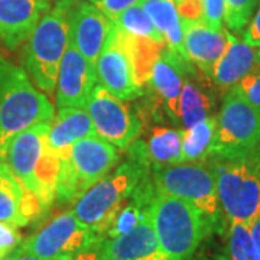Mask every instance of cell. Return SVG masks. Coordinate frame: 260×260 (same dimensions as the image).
I'll return each instance as SVG.
<instances>
[{"mask_svg": "<svg viewBox=\"0 0 260 260\" xmlns=\"http://www.w3.org/2000/svg\"><path fill=\"white\" fill-rule=\"evenodd\" d=\"M104 240L94 243L93 246L84 249V250L75 253L74 256L64 260H102V246Z\"/></svg>", "mask_w": 260, "mask_h": 260, "instance_id": "d590c367", "label": "cell"}, {"mask_svg": "<svg viewBox=\"0 0 260 260\" xmlns=\"http://www.w3.org/2000/svg\"><path fill=\"white\" fill-rule=\"evenodd\" d=\"M260 145V110L246 102L234 88L224 95L217 116L211 155L244 156ZM210 155V156H211Z\"/></svg>", "mask_w": 260, "mask_h": 260, "instance_id": "ba28073f", "label": "cell"}, {"mask_svg": "<svg viewBox=\"0 0 260 260\" xmlns=\"http://www.w3.org/2000/svg\"><path fill=\"white\" fill-rule=\"evenodd\" d=\"M116 29H117V35H119L121 47L129 58L135 80L142 88L143 85H146L150 81L153 65L156 64V61L162 55L164 48L167 45L159 44L150 38L127 34L117 26H116Z\"/></svg>", "mask_w": 260, "mask_h": 260, "instance_id": "7402d4cb", "label": "cell"}, {"mask_svg": "<svg viewBox=\"0 0 260 260\" xmlns=\"http://www.w3.org/2000/svg\"><path fill=\"white\" fill-rule=\"evenodd\" d=\"M20 227L10 223L0 221V259L8 256L18 249L20 243L23 242Z\"/></svg>", "mask_w": 260, "mask_h": 260, "instance_id": "4dcf8cb0", "label": "cell"}, {"mask_svg": "<svg viewBox=\"0 0 260 260\" xmlns=\"http://www.w3.org/2000/svg\"><path fill=\"white\" fill-rule=\"evenodd\" d=\"M250 159L251 162H253V165L256 168V171H257V174H259L260 177V145L257 148L254 149L253 152L250 153Z\"/></svg>", "mask_w": 260, "mask_h": 260, "instance_id": "f35d334b", "label": "cell"}, {"mask_svg": "<svg viewBox=\"0 0 260 260\" xmlns=\"http://www.w3.org/2000/svg\"><path fill=\"white\" fill-rule=\"evenodd\" d=\"M156 192L174 195L194 204L213 224L218 218L220 204L211 169L198 164H178L169 168L159 167L152 175Z\"/></svg>", "mask_w": 260, "mask_h": 260, "instance_id": "9c48e42d", "label": "cell"}, {"mask_svg": "<svg viewBox=\"0 0 260 260\" xmlns=\"http://www.w3.org/2000/svg\"><path fill=\"white\" fill-rule=\"evenodd\" d=\"M113 23H114V26H117V28L127 32V34L150 38V39L156 41L159 44L167 45L164 35L153 25V22L150 20L146 10L143 9V6L140 3L132 6L127 10H124Z\"/></svg>", "mask_w": 260, "mask_h": 260, "instance_id": "4316f807", "label": "cell"}, {"mask_svg": "<svg viewBox=\"0 0 260 260\" xmlns=\"http://www.w3.org/2000/svg\"><path fill=\"white\" fill-rule=\"evenodd\" d=\"M48 3L51 5V8H52V5H55V3H58V2H61V0H47Z\"/></svg>", "mask_w": 260, "mask_h": 260, "instance_id": "60d3db41", "label": "cell"}, {"mask_svg": "<svg viewBox=\"0 0 260 260\" xmlns=\"http://www.w3.org/2000/svg\"><path fill=\"white\" fill-rule=\"evenodd\" d=\"M95 75L97 83L103 88H106L109 93L121 100L127 102L139 97L143 93L135 80L129 58L121 47L117 29L113 25V22L109 37L95 62Z\"/></svg>", "mask_w": 260, "mask_h": 260, "instance_id": "5bb4252c", "label": "cell"}, {"mask_svg": "<svg viewBox=\"0 0 260 260\" xmlns=\"http://www.w3.org/2000/svg\"><path fill=\"white\" fill-rule=\"evenodd\" d=\"M67 10L70 25V42H73L80 54L95 67L104 42L112 29V20L106 18L90 2L61 0Z\"/></svg>", "mask_w": 260, "mask_h": 260, "instance_id": "7c38bea8", "label": "cell"}, {"mask_svg": "<svg viewBox=\"0 0 260 260\" xmlns=\"http://www.w3.org/2000/svg\"><path fill=\"white\" fill-rule=\"evenodd\" d=\"M217 129V116L182 130V164H198L210 158Z\"/></svg>", "mask_w": 260, "mask_h": 260, "instance_id": "d4e9b609", "label": "cell"}, {"mask_svg": "<svg viewBox=\"0 0 260 260\" xmlns=\"http://www.w3.org/2000/svg\"><path fill=\"white\" fill-rule=\"evenodd\" d=\"M103 239L77 220L71 210L56 214L20 243L16 251L44 260H64Z\"/></svg>", "mask_w": 260, "mask_h": 260, "instance_id": "30bf717a", "label": "cell"}, {"mask_svg": "<svg viewBox=\"0 0 260 260\" xmlns=\"http://www.w3.org/2000/svg\"><path fill=\"white\" fill-rule=\"evenodd\" d=\"M160 251L156 233L149 213L132 230L114 239H106L102 257L117 260H140Z\"/></svg>", "mask_w": 260, "mask_h": 260, "instance_id": "d6986e66", "label": "cell"}, {"mask_svg": "<svg viewBox=\"0 0 260 260\" xmlns=\"http://www.w3.org/2000/svg\"><path fill=\"white\" fill-rule=\"evenodd\" d=\"M149 215L168 260H189L210 229V221L194 204L174 195L156 192Z\"/></svg>", "mask_w": 260, "mask_h": 260, "instance_id": "277c9868", "label": "cell"}, {"mask_svg": "<svg viewBox=\"0 0 260 260\" xmlns=\"http://www.w3.org/2000/svg\"><path fill=\"white\" fill-rule=\"evenodd\" d=\"M97 135L93 120L85 109L64 107L58 109L54 119L49 123L48 146L59 158L67 149L77 140Z\"/></svg>", "mask_w": 260, "mask_h": 260, "instance_id": "44dd1931", "label": "cell"}, {"mask_svg": "<svg viewBox=\"0 0 260 260\" xmlns=\"http://www.w3.org/2000/svg\"><path fill=\"white\" fill-rule=\"evenodd\" d=\"M257 51L244 39H239L229 32L227 47L210 74L214 84L223 91L233 88L257 67Z\"/></svg>", "mask_w": 260, "mask_h": 260, "instance_id": "ac0fdd59", "label": "cell"}, {"mask_svg": "<svg viewBox=\"0 0 260 260\" xmlns=\"http://www.w3.org/2000/svg\"><path fill=\"white\" fill-rule=\"evenodd\" d=\"M211 102L210 97L203 93L194 83L184 80V88L179 102V120L184 130L210 117Z\"/></svg>", "mask_w": 260, "mask_h": 260, "instance_id": "484cf974", "label": "cell"}, {"mask_svg": "<svg viewBox=\"0 0 260 260\" xmlns=\"http://www.w3.org/2000/svg\"><path fill=\"white\" fill-rule=\"evenodd\" d=\"M119 162V150L99 135L75 142L59 155L55 200L74 203Z\"/></svg>", "mask_w": 260, "mask_h": 260, "instance_id": "8992f818", "label": "cell"}, {"mask_svg": "<svg viewBox=\"0 0 260 260\" xmlns=\"http://www.w3.org/2000/svg\"><path fill=\"white\" fill-rule=\"evenodd\" d=\"M85 110L93 120L95 133L117 150H127L142 133V121L126 100L109 93L100 84L94 87Z\"/></svg>", "mask_w": 260, "mask_h": 260, "instance_id": "8fae6325", "label": "cell"}, {"mask_svg": "<svg viewBox=\"0 0 260 260\" xmlns=\"http://www.w3.org/2000/svg\"><path fill=\"white\" fill-rule=\"evenodd\" d=\"M229 253L230 260H260L251 239L249 224L230 223L229 229Z\"/></svg>", "mask_w": 260, "mask_h": 260, "instance_id": "83f0119b", "label": "cell"}, {"mask_svg": "<svg viewBox=\"0 0 260 260\" xmlns=\"http://www.w3.org/2000/svg\"><path fill=\"white\" fill-rule=\"evenodd\" d=\"M127 150V160L88 188L71 208L77 220L103 240L135 188L150 171L145 143H133Z\"/></svg>", "mask_w": 260, "mask_h": 260, "instance_id": "6da1fadb", "label": "cell"}, {"mask_svg": "<svg viewBox=\"0 0 260 260\" xmlns=\"http://www.w3.org/2000/svg\"><path fill=\"white\" fill-rule=\"evenodd\" d=\"M233 88L249 104L260 110V67H256Z\"/></svg>", "mask_w": 260, "mask_h": 260, "instance_id": "f546056e", "label": "cell"}, {"mask_svg": "<svg viewBox=\"0 0 260 260\" xmlns=\"http://www.w3.org/2000/svg\"><path fill=\"white\" fill-rule=\"evenodd\" d=\"M88 2L112 22L119 18L124 10L142 3V0H88Z\"/></svg>", "mask_w": 260, "mask_h": 260, "instance_id": "1f68e13d", "label": "cell"}, {"mask_svg": "<svg viewBox=\"0 0 260 260\" xmlns=\"http://www.w3.org/2000/svg\"><path fill=\"white\" fill-rule=\"evenodd\" d=\"M70 42V25L65 6L58 2L44 13L25 42L22 62L39 91L55 95L61 59Z\"/></svg>", "mask_w": 260, "mask_h": 260, "instance_id": "5b68a950", "label": "cell"}, {"mask_svg": "<svg viewBox=\"0 0 260 260\" xmlns=\"http://www.w3.org/2000/svg\"><path fill=\"white\" fill-rule=\"evenodd\" d=\"M0 260H44V259H39L37 256H32V254H28V253H19V251H13V253H10L8 256H5V257H2Z\"/></svg>", "mask_w": 260, "mask_h": 260, "instance_id": "74e56055", "label": "cell"}, {"mask_svg": "<svg viewBox=\"0 0 260 260\" xmlns=\"http://www.w3.org/2000/svg\"><path fill=\"white\" fill-rule=\"evenodd\" d=\"M146 10L150 20L165 38L169 49L182 55L184 23L178 15L174 0H142L140 3Z\"/></svg>", "mask_w": 260, "mask_h": 260, "instance_id": "603a6c76", "label": "cell"}, {"mask_svg": "<svg viewBox=\"0 0 260 260\" xmlns=\"http://www.w3.org/2000/svg\"><path fill=\"white\" fill-rule=\"evenodd\" d=\"M97 84L95 67L80 54L73 42H68L67 51L61 59L56 80V109H85Z\"/></svg>", "mask_w": 260, "mask_h": 260, "instance_id": "4fadbf2b", "label": "cell"}, {"mask_svg": "<svg viewBox=\"0 0 260 260\" xmlns=\"http://www.w3.org/2000/svg\"><path fill=\"white\" fill-rule=\"evenodd\" d=\"M49 121L38 123L10 140L5 164L47 211L55 201L59 158L48 146Z\"/></svg>", "mask_w": 260, "mask_h": 260, "instance_id": "3957f363", "label": "cell"}, {"mask_svg": "<svg viewBox=\"0 0 260 260\" xmlns=\"http://www.w3.org/2000/svg\"><path fill=\"white\" fill-rule=\"evenodd\" d=\"M249 229H250L251 239H253V243L256 246V250H257L260 259V214L249 224Z\"/></svg>", "mask_w": 260, "mask_h": 260, "instance_id": "8d00e7d4", "label": "cell"}, {"mask_svg": "<svg viewBox=\"0 0 260 260\" xmlns=\"http://www.w3.org/2000/svg\"><path fill=\"white\" fill-rule=\"evenodd\" d=\"M182 56L210 77L214 64L220 59L227 47L229 32L224 30V28L210 26L203 20H182Z\"/></svg>", "mask_w": 260, "mask_h": 260, "instance_id": "2e32d148", "label": "cell"}, {"mask_svg": "<svg viewBox=\"0 0 260 260\" xmlns=\"http://www.w3.org/2000/svg\"><path fill=\"white\" fill-rule=\"evenodd\" d=\"M178 15L182 20L197 22L203 20L204 16V2L203 0H174Z\"/></svg>", "mask_w": 260, "mask_h": 260, "instance_id": "d6a6232c", "label": "cell"}, {"mask_svg": "<svg viewBox=\"0 0 260 260\" xmlns=\"http://www.w3.org/2000/svg\"><path fill=\"white\" fill-rule=\"evenodd\" d=\"M54 116V104L34 85L25 68L0 55V160L16 135Z\"/></svg>", "mask_w": 260, "mask_h": 260, "instance_id": "7a4b0ae2", "label": "cell"}, {"mask_svg": "<svg viewBox=\"0 0 260 260\" xmlns=\"http://www.w3.org/2000/svg\"><path fill=\"white\" fill-rule=\"evenodd\" d=\"M214 260H230V259H227V257H224V256H218V257H215Z\"/></svg>", "mask_w": 260, "mask_h": 260, "instance_id": "b9f144b4", "label": "cell"}, {"mask_svg": "<svg viewBox=\"0 0 260 260\" xmlns=\"http://www.w3.org/2000/svg\"><path fill=\"white\" fill-rule=\"evenodd\" d=\"M257 67H260V49L257 51Z\"/></svg>", "mask_w": 260, "mask_h": 260, "instance_id": "7bdbcfd3", "label": "cell"}, {"mask_svg": "<svg viewBox=\"0 0 260 260\" xmlns=\"http://www.w3.org/2000/svg\"><path fill=\"white\" fill-rule=\"evenodd\" d=\"M204 2V16L203 22L214 28H223L225 3L224 0H203Z\"/></svg>", "mask_w": 260, "mask_h": 260, "instance_id": "836d02e7", "label": "cell"}, {"mask_svg": "<svg viewBox=\"0 0 260 260\" xmlns=\"http://www.w3.org/2000/svg\"><path fill=\"white\" fill-rule=\"evenodd\" d=\"M218 204L230 223L250 224L260 214V177L250 155L208 158Z\"/></svg>", "mask_w": 260, "mask_h": 260, "instance_id": "52a82bcc", "label": "cell"}, {"mask_svg": "<svg viewBox=\"0 0 260 260\" xmlns=\"http://www.w3.org/2000/svg\"><path fill=\"white\" fill-rule=\"evenodd\" d=\"M44 213L45 208L37 197L25 189L10 168L0 160V221L25 227Z\"/></svg>", "mask_w": 260, "mask_h": 260, "instance_id": "e0dca14e", "label": "cell"}, {"mask_svg": "<svg viewBox=\"0 0 260 260\" xmlns=\"http://www.w3.org/2000/svg\"><path fill=\"white\" fill-rule=\"evenodd\" d=\"M145 152L155 168L182 164V132L169 127H155L150 133Z\"/></svg>", "mask_w": 260, "mask_h": 260, "instance_id": "cb8c5ba5", "label": "cell"}, {"mask_svg": "<svg viewBox=\"0 0 260 260\" xmlns=\"http://www.w3.org/2000/svg\"><path fill=\"white\" fill-rule=\"evenodd\" d=\"M49 9L47 0H0V44L8 49L23 45Z\"/></svg>", "mask_w": 260, "mask_h": 260, "instance_id": "9a60e30c", "label": "cell"}, {"mask_svg": "<svg viewBox=\"0 0 260 260\" xmlns=\"http://www.w3.org/2000/svg\"><path fill=\"white\" fill-rule=\"evenodd\" d=\"M102 260H117V259H109V257H102ZM140 260H168V257L162 253V251H158V253H155V254H152V256H148V257H145V259H140Z\"/></svg>", "mask_w": 260, "mask_h": 260, "instance_id": "ab89813d", "label": "cell"}, {"mask_svg": "<svg viewBox=\"0 0 260 260\" xmlns=\"http://www.w3.org/2000/svg\"><path fill=\"white\" fill-rule=\"evenodd\" d=\"M184 56L175 51L164 48L162 55L153 65L149 84L165 103L168 113L179 120V102L184 88Z\"/></svg>", "mask_w": 260, "mask_h": 260, "instance_id": "ffe728a7", "label": "cell"}, {"mask_svg": "<svg viewBox=\"0 0 260 260\" xmlns=\"http://www.w3.org/2000/svg\"><path fill=\"white\" fill-rule=\"evenodd\" d=\"M260 0H224L225 12L224 22L234 34H242L249 25L251 15L256 10Z\"/></svg>", "mask_w": 260, "mask_h": 260, "instance_id": "f1b7e54d", "label": "cell"}, {"mask_svg": "<svg viewBox=\"0 0 260 260\" xmlns=\"http://www.w3.org/2000/svg\"><path fill=\"white\" fill-rule=\"evenodd\" d=\"M243 39L253 47H260V8L256 12V15L251 18V22L249 23L247 29L244 30Z\"/></svg>", "mask_w": 260, "mask_h": 260, "instance_id": "e575fe53", "label": "cell"}]
</instances>
